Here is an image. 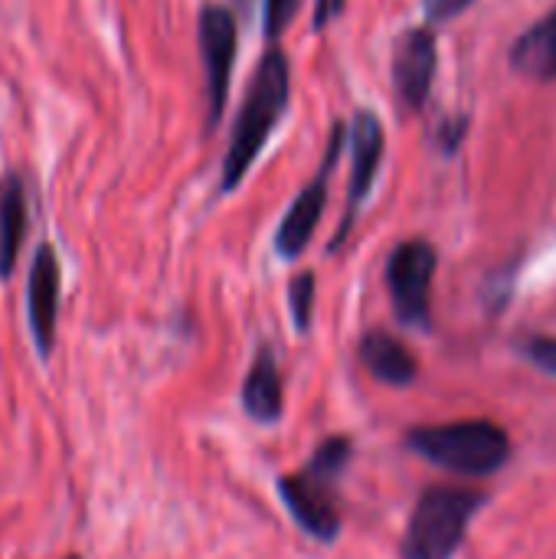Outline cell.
I'll return each instance as SVG.
<instances>
[{
  "instance_id": "cell-1",
  "label": "cell",
  "mask_w": 556,
  "mask_h": 559,
  "mask_svg": "<svg viewBox=\"0 0 556 559\" xmlns=\"http://www.w3.org/2000/svg\"><path fill=\"white\" fill-rule=\"evenodd\" d=\"M288 98H292V66H288V56L279 49V43H272L249 75V85H246L233 134H229V147H226L223 174H220L223 193H233L246 180L265 141L285 118Z\"/></svg>"
},
{
  "instance_id": "cell-2",
  "label": "cell",
  "mask_w": 556,
  "mask_h": 559,
  "mask_svg": "<svg viewBox=\"0 0 556 559\" xmlns=\"http://www.w3.org/2000/svg\"><path fill=\"white\" fill-rule=\"evenodd\" d=\"M406 445L465 478H485L495 475L508 459H511V439L501 426L488 419H465V423H449V426H419L406 436Z\"/></svg>"
},
{
  "instance_id": "cell-3",
  "label": "cell",
  "mask_w": 556,
  "mask_h": 559,
  "mask_svg": "<svg viewBox=\"0 0 556 559\" xmlns=\"http://www.w3.org/2000/svg\"><path fill=\"white\" fill-rule=\"evenodd\" d=\"M485 504L482 491L472 488H429L400 544L403 559H452L465 540L475 511Z\"/></svg>"
},
{
  "instance_id": "cell-4",
  "label": "cell",
  "mask_w": 556,
  "mask_h": 559,
  "mask_svg": "<svg viewBox=\"0 0 556 559\" xmlns=\"http://www.w3.org/2000/svg\"><path fill=\"white\" fill-rule=\"evenodd\" d=\"M197 36H200V62L206 79V131H213L229 98V79L239 46V20L233 7L206 3L197 20Z\"/></svg>"
},
{
  "instance_id": "cell-5",
  "label": "cell",
  "mask_w": 556,
  "mask_h": 559,
  "mask_svg": "<svg viewBox=\"0 0 556 559\" xmlns=\"http://www.w3.org/2000/svg\"><path fill=\"white\" fill-rule=\"evenodd\" d=\"M436 249L426 239H406L400 242L387 259V288L397 318L406 328L429 331L433 311H429V292L436 275Z\"/></svg>"
},
{
  "instance_id": "cell-6",
  "label": "cell",
  "mask_w": 556,
  "mask_h": 559,
  "mask_svg": "<svg viewBox=\"0 0 556 559\" xmlns=\"http://www.w3.org/2000/svg\"><path fill=\"white\" fill-rule=\"evenodd\" d=\"M344 141H347V124H334L331 141H328V151H324V160H321V170L311 177V183L285 210L282 223L275 229V252L282 259H298L308 249V242H311V236H315V229H318V223L324 216V206H328V180H331V170L338 167V157L344 151Z\"/></svg>"
},
{
  "instance_id": "cell-7",
  "label": "cell",
  "mask_w": 556,
  "mask_h": 559,
  "mask_svg": "<svg viewBox=\"0 0 556 559\" xmlns=\"http://www.w3.org/2000/svg\"><path fill=\"white\" fill-rule=\"evenodd\" d=\"M347 138H351V183H347V210H344V219L338 226V236L331 239V252L341 249V242L347 239L357 213H360V203L370 197L374 190V180H377V170H380V160H383V124L380 118L370 111V108H360L354 115V121L347 124Z\"/></svg>"
},
{
  "instance_id": "cell-8",
  "label": "cell",
  "mask_w": 556,
  "mask_h": 559,
  "mask_svg": "<svg viewBox=\"0 0 556 559\" xmlns=\"http://www.w3.org/2000/svg\"><path fill=\"white\" fill-rule=\"evenodd\" d=\"M279 495L292 514V521L315 540L331 544L341 534V511L331 491V481L315 475L311 468L298 472V475H285L279 478Z\"/></svg>"
},
{
  "instance_id": "cell-9",
  "label": "cell",
  "mask_w": 556,
  "mask_h": 559,
  "mask_svg": "<svg viewBox=\"0 0 556 559\" xmlns=\"http://www.w3.org/2000/svg\"><path fill=\"white\" fill-rule=\"evenodd\" d=\"M59 255L49 242H39L29 262V278H26V318H29V334L39 350V357H49L56 344V321H59Z\"/></svg>"
},
{
  "instance_id": "cell-10",
  "label": "cell",
  "mask_w": 556,
  "mask_h": 559,
  "mask_svg": "<svg viewBox=\"0 0 556 559\" xmlns=\"http://www.w3.org/2000/svg\"><path fill=\"white\" fill-rule=\"evenodd\" d=\"M436 66H439V52H436V36L429 26H413L397 39V46H393V88H397L403 108L419 111L429 102Z\"/></svg>"
},
{
  "instance_id": "cell-11",
  "label": "cell",
  "mask_w": 556,
  "mask_h": 559,
  "mask_svg": "<svg viewBox=\"0 0 556 559\" xmlns=\"http://www.w3.org/2000/svg\"><path fill=\"white\" fill-rule=\"evenodd\" d=\"M242 409L252 423H262V426H272L282 419L285 393H282L275 354L269 347H259V354L242 380Z\"/></svg>"
},
{
  "instance_id": "cell-12",
  "label": "cell",
  "mask_w": 556,
  "mask_h": 559,
  "mask_svg": "<svg viewBox=\"0 0 556 559\" xmlns=\"http://www.w3.org/2000/svg\"><path fill=\"white\" fill-rule=\"evenodd\" d=\"M511 69L521 72L524 79L534 82H554L556 79V7L551 13H544L531 29H524L511 52Z\"/></svg>"
},
{
  "instance_id": "cell-13",
  "label": "cell",
  "mask_w": 556,
  "mask_h": 559,
  "mask_svg": "<svg viewBox=\"0 0 556 559\" xmlns=\"http://www.w3.org/2000/svg\"><path fill=\"white\" fill-rule=\"evenodd\" d=\"M360 360L364 367L387 386H410L419 377V364L410 354V347L387 334V331H370L360 341Z\"/></svg>"
},
{
  "instance_id": "cell-14",
  "label": "cell",
  "mask_w": 556,
  "mask_h": 559,
  "mask_svg": "<svg viewBox=\"0 0 556 559\" xmlns=\"http://www.w3.org/2000/svg\"><path fill=\"white\" fill-rule=\"evenodd\" d=\"M26 236V190L20 174L0 177V282L10 278Z\"/></svg>"
},
{
  "instance_id": "cell-15",
  "label": "cell",
  "mask_w": 556,
  "mask_h": 559,
  "mask_svg": "<svg viewBox=\"0 0 556 559\" xmlns=\"http://www.w3.org/2000/svg\"><path fill=\"white\" fill-rule=\"evenodd\" d=\"M351 462V439H344V436H331V439H324L318 449H315V459H311V472L315 475H321V478H328V481H334L341 472H344V465Z\"/></svg>"
},
{
  "instance_id": "cell-16",
  "label": "cell",
  "mask_w": 556,
  "mask_h": 559,
  "mask_svg": "<svg viewBox=\"0 0 556 559\" xmlns=\"http://www.w3.org/2000/svg\"><path fill=\"white\" fill-rule=\"evenodd\" d=\"M288 308H292V321L295 328L305 334L311 328V314H315V275L301 272L292 278L288 285Z\"/></svg>"
},
{
  "instance_id": "cell-17",
  "label": "cell",
  "mask_w": 556,
  "mask_h": 559,
  "mask_svg": "<svg viewBox=\"0 0 556 559\" xmlns=\"http://www.w3.org/2000/svg\"><path fill=\"white\" fill-rule=\"evenodd\" d=\"M301 3L305 0H265V7H262V29L269 36V43H279L282 39V33L298 16Z\"/></svg>"
},
{
  "instance_id": "cell-18",
  "label": "cell",
  "mask_w": 556,
  "mask_h": 559,
  "mask_svg": "<svg viewBox=\"0 0 556 559\" xmlns=\"http://www.w3.org/2000/svg\"><path fill=\"white\" fill-rule=\"evenodd\" d=\"M524 357L534 367H541V370H547V373L556 377V337H531L524 344Z\"/></svg>"
},
{
  "instance_id": "cell-19",
  "label": "cell",
  "mask_w": 556,
  "mask_h": 559,
  "mask_svg": "<svg viewBox=\"0 0 556 559\" xmlns=\"http://www.w3.org/2000/svg\"><path fill=\"white\" fill-rule=\"evenodd\" d=\"M475 0H423L426 23H449L459 13H465Z\"/></svg>"
},
{
  "instance_id": "cell-20",
  "label": "cell",
  "mask_w": 556,
  "mask_h": 559,
  "mask_svg": "<svg viewBox=\"0 0 556 559\" xmlns=\"http://www.w3.org/2000/svg\"><path fill=\"white\" fill-rule=\"evenodd\" d=\"M344 10V0H318V10H315V29H324L331 16H338Z\"/></svg>"
},
{
  "instance_id": "cell-21",
  "label": "cell",
  "mask_w": 556,
  "mask_h": 559,
  "mask_svg": "<svg viewBox=\"0 0 556 559\" xmlns=\"http://www.w3.org/2000/svg\"><path fill=\"white\" fill-rule=\"evenodd\" d=\"M236 3H239V7H246V3H249V0H236Z\"/></svg>"
},
{
  "instance_id": "cell-22",
  "label": "cell",
  "mask_w": 556,
  "mask_h": 559,
  "mask_svg": "<svg viewBox=\"0 0 556 559\" xmlns=\"http://www.w3.org/2000/svg\"><path fill=\"white\" fill-rule=\"evenodd\" d=\"M69 559H82V557H69Z\"/></svg>"
}]
</instances>
